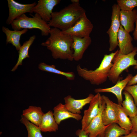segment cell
<instances>
[{"mask_svg": "<svg viewBox=\"0 0 137 137\" xmlns=\"http://www.w3.org/2000/svg\"><path fill=\"white\" fill-rule=\"evenodd\" d=\"M50 36L41 45L45 46L51 53L54 59L73 60V50L71 49L73 42L72 37L63 33L60 29L51 28Z\"/></svg>", "mask_w": 137, "mask_h": 137, "instance_id": "cell-1", "label": "cell"}, {"mask_svg": "<svg viewBox=\"0 0 137 137\" xmlns=\"http://www.w3.org/2000/svg\"><path fill=\"white\" fill-rule=\"evenodd\" d=\"M117 52V50L114 53L105 55L99 66L94 70L82 68L78 65L76 68L78 75L92 85H99L104 83L108 78L113 64L112 62Z\"/></svg>", "mask_w": 137, "mask_h": 137, "instance_id": "cell-3", "label": "cell"}, {"mask_svg": "<svg viewBox=\"0 0 137 137\" xmlns=\"http://www.w3.org/2000/svg\"><path fill=\"white\" fill-rule=\"evenodd\" d=\"M60 0H39L33 8V12L38 13L42 19L48 23L50 20L53 10L54 7L59 4Z\"/></svg>", "mask_w": 137, "mask_h": 137, "instance_id": "cell-11", "label": "cell"}, {"mask_svg": "<svg viewBox=\"0 0 137 137\" xmlns=\"http://www.w3.org/2000/svg\"><path fill=\"white\" fill-rule=\"evenodd\" d=\"M102 98L99 93H96L90 103L88 108L84 110L81 122L82 130H84L98 114Z\"/></svg>", "mask_w": 137, "mask_h": 137, "instance_id": "cell-10", "label": "cell"}, {"mask_svg": "<svg viewBox=\"0 0 137 137\" xmlns=\"http://www.w3.org/2000/svg\"><path fill=\"white\" fill-rule=\"evenodd\" d=\"M76 134L79 137H89L88 134L81 129L78 130L76 132Z\"/></svg>", "mask_w": 137, "mask_h": 137, "instance_id": "cell-32", "label": "cell"}, {"mask_svg": "<svg viewBox=\"0 0 137 137\" xmlns=\"http://www.w3.org/2000/svg\"><path fill=\"white\" fill-rule=\"evenodd\" d=\"M117 119V124L129 133L131 132L132 124L130 118L123 110L121 105L113 102Z\"/></svg>", "mask_w": 137, "mask_h": 137, "instance_id": "cell-20", "label": "cell"}, {"mask_svg": "<svg viewBox=\"0 0 137 137\" xmlns=\"http://www.w3.org/2000/svg\"><path fill=\"white\" fill-rule=\"evenodd\" d=\"M20 121L26 127L28 132V137H43L39 126L31 123L22 115Z\"/></svg>", "mask_w": 137, "mask_h": 137, "instance_id": "cell-27", "label": "cell"}, {"mask_svg": "<svg viewBox=\"0 0 137 137\" xmlns=\"http://www.w3.org/2000/svg\"><path fill=\"white\" fill-rule=\"evenodd\" d=\"M72 37L73 42L71 48L73 50V59L75 61H79L82 58L84 53L91 44V39L90 37L83 38Z\"/></svg>", "mask_w": 137, "mask_h": 137, "instance_id": "cell-13", "label": "cell"}, {"mask_svg": "<svg viewBox=\"0 0 137 137\" xmlns=\"http://www.w3.org/2000/svg\"><path fill=\"white\" fill-rule=\"evenodd\" d=\"M39 127L41 132H55L58 130V124L52 111L44 113Z\"/></svg>", "mask_w": 137, "mask_h": 137, "instance_id": "cell-22", "label": "cell"}, {"mask_svg": "<svg viewBox=\"0 0 137 137\" xmlns=\"http://www.w3.org/2000/svg\"><path fill=\"white\" fill-rule=\"evenodd\" d=\"M128 134L118 124L114 123L108 125L105 130L104 137H120Z\"/></svg>", "mask_w": 137, "mask_h": 137, "instance_id": "cell-26", "label": "cell"}, {"mask_svg": "<svg viewBox=\"0 0 137 137\" xmlns=\"http://www.w3.org/2000/svg\"><path fill=\"white\" fill-rule=\"evenodd\" d=\"M130 118L132 124L131 132H137V115Z\"/></svg>", "mask_w": 137, "mask_h": 137, "instance_id": "cell-30", "label": "cell"}, {"mask_svg": "<svg viewBox=\"0 0 137 137\" xmlns=\"http://www.w3.org/2000/svg\"><path fill=\"white\" fill-rule=\"evenodd\" d=\"M97 137H100L99 136H98Z\"/></svg>", "mask_w": 137, "mask_h": 137, "instance_id": "cell-36", "label": "cell"}, {"mask_svg": "<svg viewBox=\"0 0 137 137\" xmlns=\"http://www.w3.org/2000/svg\"><path fill=\"white\" fill-rule=\"evenodd\" d=\"M119 14L120 24L124 29L129 33L134 31V24L137 17V10L134 9L130 11L121 10Z\"/></svg>", "mask_w": 137, "mask_h": 137, "instance_id": "cell-16", "label": "cell"}, {"mask_svg": "<svg viewBox=\"0 0 137 137\" xmlns=\"http://www.w3.org/2000/svg\"><path fill=\"white\" fill-rule=\"evenodd\" d=\"M71 2L72 3H79V0H71Z\"/></svg>", "mask_w": 137, "mask_h": 137, "instance_id": "cell-35", "label": "cell"}, {"mask_svg": "<svg viewBox=\"0 0 137 137\" xmlns=\"http://www.w3.org/2000/svg\"><path fill=\"white\" fill-rule=\"evenodd\" d=\"M53 110L54 117L58 125L62 121L67 118H72L78 121L82 118L80 114L73 113L68 110L65 108L64 104L61 103L55 107Z\"/></svg>", "mask_w": 137, "mask_h": 137, "instance_id": "cell-17", "label": "cell"}, {"mask_svg": "<svg viewBox=\"0 0 137 137\" xmlns=\"http://www.w3.org/2000/svg\"><path fill=\"white\" fill-rule=\"evenodd\" d=\"M117 2L121 10L132 11L137 6V0H117Z\"/></svg>", "mask_w": 137, "mask_h": 137, "instance_id": "cell-28", "label": "cell"}, {"mask_svg": "<svg viewBox=\"0 0 137 137\" xmlns=\"http://www.w3.org/2000/svg\"><path fill=\"white\" fill-rule=\"evenodd\" d=\"M135 24V27L133 33V35L134 40L135 41H137V17Z\"/></svg>", "mask_w": 137, "mask_h": 137, "instance_id": "cell-33", "label": "cell"}, {"mask_svg": "<svg viewBox=\"0 0 137 137\" xmlns=\"http://www.w3.org/2000/svg\"><path fill=\"white\" fill-rule=\"evenodd\" d=\"M124 90L131 95L135 104L137 107V84L130 86H126Z\"/></svg>", "mask_w": 137, "mask_h": 137, "instance_id": "cell-29", "label": "cell"}, {"mask_svg": "<svg viewBox=\"0 0 137 137\" xmlns=\"http://www.w3.org/2000/svg\"><path fill=\"white\" fill-rule=\"evenodd\" d=\"M137 54V47L130 53L123 54L119 53V50L114 56L112 62L113 65L110 70L108 79L113 84H115L122 72L129 66L137 65V60L135 56Z\"/></svg>", "mask_w": 137, "mask_h": 137, "instance_id": "cell-4", "label": "cell"}, {"mask_svg": "<svg viewBox=\"0 0 137 137\" xmlns=\"http://www.w3.org/2000/svg\"><path fill=\"white\" fill-rule=\"evenodd\" d=\"M2 29L6 36V44H11L15 47L16 50L19 51L21 46L20 42L21 37L22 35L26 33L28 31V29L12 30L3 26Z\"/></svg>", "mask_w": 137, "mask_h": 137, "instance_id": "cell-19", "label": "cell"}, {"mask_svg": "<svg viewBox=\"0 0 137 137\" xmlns=\"http://www.w3.org/2000/svg\"><path fill=\"white\" fill-rule=\"evenodd\" d=\"M36 38L35 35L31 36L27 41L24 42L18 51L19 57L17 62L15 66L11 70L14 71L17 68L19 65H22V61L26 58H29L28 50L30 46L32 44Z\"/></svg>", "mask_w": 137, "mask_h": 137, "instance_id": "cell-24", "label": "cell"}, {"mask_svg": "<svg viewBox=\"0 0 137 137\" xmlns=\"http://www.w3.org/2000/svg\"><path fill=\"white\" fill-rule=\"evenodd\" d=\"M94 95L90 94L85 98L76 99L70 95H68L64 97L65 107L70 112L74 114H80L81 110L86 104H89Z\"/></svg>", "mask_w": 137, "mask_h": 137, "instance_id": "cell-14", "label": "cell"}, {"mask_svg": "<svg viewBox=\"0 0 137 137\" xmlns=\"http://www.w3.org/2000/svg\"><path fill=\"white\" fill-rule=\"evenodd\" d=\"M9 9V15L6 24L11 25L17 18L26 13L31 14L33 8L36 5V2L28 4H23L14 0H7Z\"/></svg>", "mask_w": 137, "mask_h": 137, "instance_id": "cell-9", "label": "cell"}, {"mask_svg": "<svg viewBox=\"0 0 137 137\" xmlns=\"http://www.w3.org/2000/svg\"><path fill=\"white\" fill-rule=\"evenodd\" d=\"M134 68L137 69V65L134 66ZM137 83V74L133 76L128 83L127 86H130L136 84Z\"/></svg>", "mask_w": 137, "mask_h": 137, "instance_id": "cell-31", "label": "cell"}, {"mask_svg": "<svg viewBox=\"0 0 137 137\" xmlns=\"http://www.w3.org/2000/svg\"><path fill=\"white\" fill-rule=\"evenodd\" d=\"M119 53L122 54H127L134 49L132 41L133 39L129 33L126 31L121 25L118 34Z\"/></svg>", "mask_w": 137, "mask_h": 137, "instance_id": "cell-15", "label": "cell"}, {"mask_svg": "<svg viewBox=\"0 0 137 137\" xmlns=\"http://www.w3.org/2000/svg\"><path fill=\"white\" fill-rule=\"evenodd\" d=\"M85 13L79 3H71L58 11L53 12L48 23L50 27L64 30L74 26Z\"/></svg>", "mask_w": 137, "mask_h": 137, "instance_id": "cell-2", "label": "cell"}, {"mask_svg": "<svg viewBox=\"0 0 137 137\" xmlns=\"http://www.w3.org/2000/svg\"><path fill=\"white\" fill-rule=\"evenodd\" d=\"M106 106L102 112V117L104 125L107 126L113 123H117L116 113L113 105V102L107 96L103 95Z\"/></svg>", "mask_w": 137, "mask_h": 137, "instance_id": "cell-18", "label": "cell"}, {"mask_svg": "<svg viewBox=\"0 0 137 137\" xmlns=\"http://www.w3.org/2000/svg\"><path fill=\"white\" fill-rule=\"evenodd\" d=\"M38 68L40 70L42 71L63 76L67 79L69 80H74L75 78V75L73 72H66L61 71L56 69L55 66L53 65H49L44 62H41L39 64Z\"/></svg>", "mask_w": 137, "mask_h": 137, "instance_id": "cell-25", "label": "cell"}, {"mask_svg": "<svg viewBox=\"0 0 137 137\" xmlns=\"http://www.w3.org/2000/svg\"><path fill=\"white\" fill-rule=\"evenodd\" d=\"M44 114L40 107L30 106L23 110L22 115L31 123L39 126Z\"/></svg>", "mask_w": 137, "mask_h": 137, "instance_id": "cell-21", "label": "cell"}, {"mask_svg": "<svg viewBox=\"0 0 137 137\" xmlns=\"http://www.w3.org/2000/svg\"><path fill=\"white\" fill-rule=\"evenodd\" d=\"M123 94L125 99L122 101L121 105L126 114L130 118L137 115V107L135 105L131 95L126 91L124 90Z\"/></svg>", "mask_w": 137, "mask_h": 137, "instance_id": "cell-23", "label": "cell"}, {"mask_svg": "<svg viewBox=\"0 0 137 137\" xmlns=\"http://www.w3.org/2000/svg\"><path fill=\"white\" fill-rule=\"evenodd\" d=\"M120 137H137V132H131L129 133Z\"/></svg>", "mask_w": 137, "mask_h": 137, "instance_id": "cell-34", "label": "cell"}, {"mask_svg": "<svg viewBox=\"0 0 137 137\" xmlns=\"http://www.w3.org/2000/svg\"><path fill=\"white\" fill-rule=\"evenodd\" d=\"M133 76L132 74H128L124 79L120 80L119 78L115 84L111 87L106 88H99L94 90L96 93L102 92L111 93L115 95L117 99L118 104L121 105L123 101L122 92L125 87L127 86L129 82Z\"/></svg>", "mask_w": 137, "mask_h": 137, "instance_id": "cell-12", "label": "cell"}, {"mask_svg": "<svg viewBox=\"0 0 137 137\" xmlns=\"http://www.w3.org/2000/svg\"><path fill=\"white\" fill-rule=\"evenodd\" d=\"M121 10L117 4H115L112 6L111 24L107 31L109 37L110 51L114 50L118 46V34L121 25L119 14Z\"/></svg>", "mask_w": 137, "mask_h": 137, "instance_id": "cell-6", "label": "cell"}, {"mask_svg": "<svg viewBox=\"0 0 137 137\" xmlns=\"http://www.w3.org/2000/svg\"><path fill=\"white\" fill-rule=\"evenodd\" d=\"M93 28V24L85 13L74 26L62 31L63 33L71 37L83 38L90 37Z\"/></svg>", "mask_w": 137, "mask_h": 137, "instance_id": "cell-7", "label": "cell"}, {"mask_svg": "<svg viewBox=\"0 0 137 137\" xmlns=\"http://www.w3.org/2000/svg\"><path fill=\"white\" fill-rule=\"evenodd\" d=\"M29 17L24 14L15 20L11 25L13 30H20L23 29H37L41 31L42 36H47L49 34L51 29L48 23L44 21L37 13Z\"/></svg>", "mask_w": 137, "mask_h": 137, "instance_id": "cell-5", "label": "cell"}, {"mask_svg": "<svg viewBox=\"0 0 137 137\" xmlns=\"http://www.w3.org/2000/svg\"><path fill=\"white\" fill-rule=\"evenodd\" d=\"M106 106L105 102L102 98L98 114L84 130L86 133L88 134L89 137H97L98 136L104 137L105 130L108 125H104L102 117V112Z\"/></svg>", "mask_w": 137, "mask_h": 137, "instance_id": "cell-8", "label": "cell"}]
</instances>
